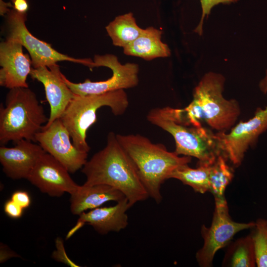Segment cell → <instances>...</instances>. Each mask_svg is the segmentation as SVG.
<instances>
[{
    "instance_id": "6da1fadb",
    "label": "cell",
    "mask_w": 267,
    "mask_h": 267,
    "mask_svg": "<svg viewBox=\"0 0 267 267\" xmlns=\"http://www.w3.org/2000/svg\"><path fill=\"white\" fill-rule=\"evenodd\" d=\"M82 172L87 178L84 184L112 186L124 194L130 207L149 197L134 163L113 132L108 134L105 147L87 160Z\"/></svg>"
},
{
    "instance_id": "7a4b0ae2",
    "label": "cell",
    "mask_w": 267,
    "mask_h": 267,
    "mask_svg": "<svg viewBox=\"0 0 267 267\" xmlns=\"http://www.w3.org/2000/svg\"><path fill=\"white\" fill-rule=\"evenodd\" d=\"M225 79L220 74H204L193 91V99L185 108L179 109L183 121L193 126L206 123L218 132H227L241 114L238 101L223 96Z\"/></svg>"
},
{
    "instance_id": "3957f363",
    "label": "cell",
    "mask_w": 267,
    "mask_h": 267,
    "mask_svg": "<svg viewBox=\"0 0 267 267\" xmlns=\"http://www.w3.org/2000/svg\"><path fill=\"white\" fill-rule=\"evenodd\" d=\"M116 137L134 163L149 196L157 204L161 202L162 184L177 168L189 163L191 157L169 151L164 145L139 134H116Z\"/></svg>"
},
{
    "instance_id": "277c9868",
    "label": "cell",
    "mask_w": 267,
    "mask_h": 267,
    "mask_svg": "<svg viewBox=\"0 0 267 267\" xmlns=\"http://www.w3.org/2000/svg\"><path fill=\"white\" fill-rule=\"evenodd\" d=\"M148 121L173 137L178 155L194 157L197 164L211 165L221 154L216 133L202 126H193L182 120L178 108L169 106L151 110Z\"/></svg>"
},
{
    "instance_id": "5b68a950",
    "label": "cell",
    "mask_w": 267,
    "mask_h": 267,
    "mask_svg": "<svg viewBox=\"0 0 267 267\" xmlns=\"http://www.w3.org/2000/svg\"><path fill=\"white\" fill-rule=\"evenodd\" d=\"M48 118L35 93L29 88L9 89L0 106V143L21 139L35 142Z\"/></svg>"
},
{
    "instance_id": "8992f818",
    "label": "cell",
    "mask_w": 267,
    "mask_h": 267,
    "mask_svg": "<svg viewBox=\"0 0 267 267\" xmlns=\"http://www.w3.org/2000/svg\"><path fill=\"white\" fill-rule=\"evenodd\" d=\"M129 100L124 89L95 95L75 96L60 119L68 131L75 146L89 153L87 133L97 121L96 112L101 107H109L116 116L121 115L129 106Z\"/></svg>"
},
{
    "instance_id": "52a82bcc",
    "label": "cell",
    "mask_w": 267,
    "mask_h": 267,
    "mask_svg": "<svg viewBox=\"0 0 267 267\" xmlns=\"http://www.w3.org/2000/svg\"><path fill=\"white\" fill-rule=\"evenodd\" d=\"M6 40L21 44L29 52L34 68L42 66L49 68L62 61L82 64L91 68L93 61L89 59H77L62 54L50 44L34 36L26 26L27 13L10 9L5 17Z\"/></svg>"
},
{
    "instance_id": "ba28073f",
    "label": "cell",
    "mask_w": 267,
    "mask_h": 267,
    "mask_svg": "<svg viewBox=\"0 0 267 267\" xmlns=\"http://www.w3.org/2000/svg\"><path fill=\"white\" fill-rule=\"evenodd\" d=\"M215 201L212 223L209 227L202 226L201 234L204 244L196 254L197 262L202 267H211L218 250L228 245L237 232L253 228L255 225L254 222L240 223L233 221L225 197L215 198Z\"/></svg>"
},
{
    "instance_id": "9c48e42d",
    "label": "cell",
    "mask_w": 267,
    "mask_h": 267,
    "mask_svg": "<svg viewBox=\"0 0 267 267\" xmlns=\"http://www.w3.org/2000/svg\"><path fill=\"white\" fill-rule=\"evenodd\" d=\"M93 62L94 67L104 66L110 68L112 71V76L105 81L91 82L87 79L83 83H75L61 72L62 79L74 93L80 95L101 94L137 85L139 68L136 64H122L116 56L110 54L96 55Z\"/></svg>"
},
{
    "instance_id": "30bf717a",
    "label": "cell",
    "mask_w": 267,
    "mask_h": 267,
    "mask_svg": "<svg viewBox=\"0 0 267 267\" xmlns=\"http://www.w3.org/2000/svg\"><path fill=\"white\" fill-rule=\"evenodd\" d=\"M267 130V106L258 108L249 120L240 122L227 132L216 133L221 153L235 167L242 163L246 152L255 145L259 136Z\"/></svg>"
},
{
    "instance_id": "8fae6325",
    "label": "cell",
    "mask_w": 267,
    "mask_h": 267,
    "mask_svg": "<svg viewBox=\"0 0 267 267\" xmlns=\"http://www.w3.org/2000/svg\"><path fill=\"white\" fill-rule=\"evenodd\" d=\"M60 118L36 135L38 142L46 153L59 161L70 173L82 169L87 161L88 153L77 148Z\"/></svg>"
},
{
    "instance_id": "7c38bea8",
    "label": "cell",
    "mask_w": 267,
    "mask_h": 267,
    "mask_svg": "<svg viewBox=\"0 0 267 267\" xmlns=\"http://www.w3.org/2000/svg\"><path fill=\"white\" fill-rule=\"evenodd\" d=\"M27 179L42 192L52 197L70 195L78 188L68 171L56 159L44 152L39 158Z\"/></svg>"
},
{
    "instance_id": "4fadbf2b",
    "label": "cell",
    "mask_w": 267,
    "mask_h": 267,
    "mask_svg": "<svg viewBox=\"0 0 267 267\" xmlns=\"http://www.w3.org/2000/svg\"><path fill=\"white\" fill-rule=\"evenodd\" d=\"M60 73L59 67L56 64L49 68H33L30 74L33 79L43 84L50 106L48 120L42 129L47 128L54 121L60 118L75 96L62 79Z\"/></svg>"
},
{
    "instance_id": "5bb4252c",
    "label": "cell",
    "mask_w": 267,
    "mask_h": 267,
    "mask_svg": "<svg viewBox=\"0 0 267 267\" xmlns=\"http://www.w3.org/2000/svg\"><path fill=\"white\" fill-rule=\"evenodd\" d=\"M0 85L9 89L28 88L27 77L32 65L28 54L24 53L23 45L5 40L0 44Z\"/></svg>"
},
{
    "instance_id": "9a60e30c",
    "label": "cell",
    "mask_w": 267,
    "mask_h": 267,
    "mask_svg": "<svg viewBox=\"0 0 267 267\" xmlns=\"http://www.w3.org/2000/svg\"><path fill=\"white\" fill-rule=\"evenodd\" d=\"M14 147H0V162L5 175L13 179H27L40 156L45 152L40 144L21 139Z\"/></svg>"
},
{
    "instance_id": "2e32d148",
    "label": "cell",
    "mask_w": 267,
    "mask_h": 267,
    "mask_svg": "<svg viewBox=\"0 0 267 267\" xmlns=\"http://www.w3.org/2000/svg\"><path fill=\"white\" fill-rule=\"evenodd\" d=\"M130 208L128 200L125 198L114 206L98 207L87 213L84 212L79 215L77 224L68 234V236L85 223L91 225L101 234L112 231L119 232L125 229L128 224L126 212Z\"/></svg>"
},
{
    "instance_id": "e0dca14e",
    "label": "cell",
    "mask_w": 267,
    "mask_h": 267,
    "mask_svg": "<svg viewBox=\"0 0 267 267\" xmlns=\"http://www.w3.org/2000/svg\"><path fill=\"white\" fill-rule=\"evenodd\" d=\"M126 198L116 188L103 184L79 185L71 194L70 210L73 215H80L88 210L99 207L107 202H117Z\"/></svg>"
},
{
    "instance_id": "ac0fdd59",
    "label": "cell",
    "mask_w": 267,
    "mask_h": 267,
    "mask_svg": "<svg viewBox=\"0 0 267 267\" xmlns=\"http://www.w3.org/2000/svg\"><path fill=\"white\" fill-rule=\"evenodd\" d=\"M162 31L153 27L144 29L137 39L123 48L124 53L146 60L170 56V49L167 44L162 42Z\"/></svg>"
},
{
    "instance_id": "d6986e66",
    "label": "cell",
    "mask_w": 267,
    "mask_h": 267,
    "mask_svg": "<svg viewBox=\"0 0 267 267\" xmlns=\"http://www.w3.org/2000/svg\"><path fill=\"white\" fill-rule=\"evenodd\" d=\"M115 46H127L137 39L143 32L136 23L132 13L116 17L105 27Z\"/></svg>"
},
{
    "instance_id": "ffe728a7",
    "label": "cell",
    "mask_w": 267,
    "mask_h": 267,
    "mask_svg": "<svg viewBox=\"0 0 267 267\" xmlns=\"http://www.w3.org/2000/svg\"><path fill=\"white\" fill-rule=\"evenodd\" d=\"M222 265L231 267H254L256 265L254 247L251 235L229 243Z\"/></svg>"
},
{
    "instance_id": "44dd1931",
    "label": "cell",
    "mask_w": 267,
    "mask_h": 267,
    "mask_svg": "<svg viewBox=\"0 0 267 267\" xmlns=\"http://www.w3.org/2000/svg\"><path fill=\"white\" fill-rule=\"evenodd\" d=\"M188 164L177 168L172 173L170 178L180 180L197 192L204 193L210 191V165L197 164L196 168H192Z\"/></svg>"
},
{
    "instance_id": "7402d4cb",
    "label": "cell",
    "mask_w": 267,
    "mask_h": 267,
    "mask_svg": "<svg viewBox=\"0 0 267 267\" xmlns=\"http://www.w3.org/2000/svg\"><path fill=\"white\" fill-rule=\"evenodd\" d=\"M234 177V171L220 154L210 168V191L215 198L224 197V192Z\"/></svg>"
},
{
    "instance_id": "603a6c76",
    "label": "cell",
    "mask_w": 267,
    "mask_h": 267,
    "mask_svg": "<svg viewBox=\"0 0 267 267\" xmlns=\"http://www.w3.org/2000/svg\"><path fill=\"white\" fill-rule=\"evenodd\" d=\"M250 234L253 242L256 265L267 267V220L259 219Z\"/></svg>"
},
{
    "instance_id": "cb8c5ba5",
    "label": "cell",
    "mask_w": 267,
    "mask_h": 267,
    "mask_svg": "<svg viewBox=\"0 0 267 267\" xmlns=\"http://www.w3.org/2000/svg\"><path fill=\"white\" fill-rule=\"evenodd\" d=\"M201 8L202 15L200 20L194 32L201 36L203 33V26L205 18L210 14L213 7L219 4H229L236 2L238 0H200Z\"/></svg>"
},
{
    "instance_id": "d4e9b609",
    "label": "cell",
    "mask_w": 267,
    "mask_h": 267,
    "mask_svg": "<svg viewBox=\"0 0 267 267\" xmlns=\"http://www.w3.org/2000/svg\"><path fill=\"white\" fill-rule=\"evenodd\" d=\"M56 245L57 250L53 253V258L59 262H63L71 267H79L71 261L67 256L61 238H57Z\"/></svg>"
},
{
    "instance_id": "484cf974",
    "label": "cell",
    "mask_w": 267,
    "mask_h": 267,
    "mask_svg": "<svg viewBox=\"0 0 267 267\" xmlns=\"http://www.w3.org/2000/svg\"><path fill=\"white\" fill-rule=\"evenodd\" d=\"M24 209L11 199L7 200L4 205L5 213L10 218L18 219L22 217Z\"/></svg>"
},
{
    "instance_id": "4316f807",
    "label": "cell",
    "mask_w": 267,
    "mask_h": 267,
    "mask_svg": "<svg viewBox=\"0 0 267 267\" xmlns=\"http://www.w3.org/2000/svg\"><path fill=\"white\" fill-rule=\"evenodd\" d=\"M11 199L24 209L29 207L31 203L29 194L23 190L15 191L12 194Z\"/></svg>"
},
{
    "instance_id": "83f0119b",
    "label": "cell",
    "mask_w": 267,
    "mask_h": 267,
    "mask_svg": "<svg viewBox=\"0 0 267 267\" xmlns=\"http://www.w3.org/2000/svg\"><path fill=\"white\" fill-rule=\"evenodd\" d=\"M13 9L19 13H27L29 6L27 0H11Z\"/></svg>"
},
{
    "instance_id": "f1b7e54d",
    "label": "cell",
    "mask_w": 267,
    "mask_h": 267,
    "mask_svg": "<svg viewBox=\"0 0 267 267\" xmlns=\"http://www.w3.org/2000/svg\"><path fill=\"white\" fill-rule=\"evenodd\" d=\"M12 4L10 2H5L2 0H0V13L1 15H6L10 10L9 7H12Z\"/></svg>"
},
{
    "instance_id": "f546056e",
    "label": "cell",
    "mask_w": 267,
    "mask_h": 267,
    "mask_svg": "<svg viewBox=\"0 0 267 267\" xmlns=\"http://www.w3.org/2000/svg\"><path fill=\"white\" fill-rule=\"evenodd\" d=\"M259 88L264 94L267 93V68L266 71V75L259 83Z\"/></svg>"
}]
</instances>
